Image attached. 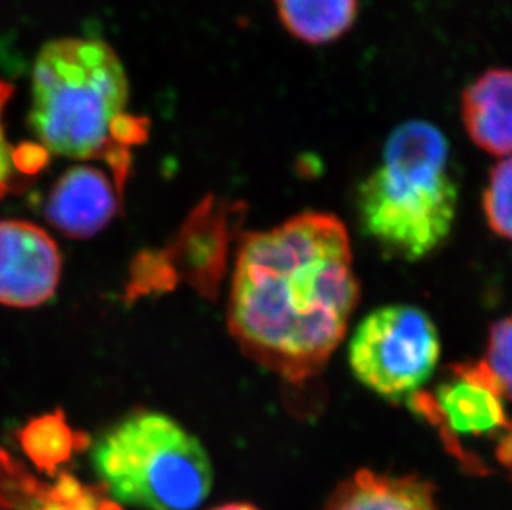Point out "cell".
<instances>
[{"mask_svg":"<svg viewBox=\"0 0 512 510\" xmlns=\"http://www.w3.org/2000/svg\"><path fill=\"white\" fill-rule=\"evenodd\" d=\"M360 284L347 227L302 212L241 237L229 294V332L247 357L292 386L322 373L339 348Z\"/></svg>","mask_w":512,"mask_h":510,"instance_id":"obj_1","label":"cell"},{"mask_svg":"<svg viewBox=\"0 0 512 510\" xmlns=\"http://www.w3.org/2000/svg\"><path fill=\"white\" fill-rule=\"evenodd\" d=\"M130 85L112 47L95 39L52 40L32 75L29 123L47 153L105 161L123 194L131 148L148 136L150 121L126 111Z\"/></svg>","mask_w":512,"mask_h":510,"instance_id":"obj_2","label":"cell"},{"mask_svg":"<svg viewBox=\"0 0 512 510\" xmlns=\"http://www.w3.org/2000/svg\"><path fill=\"white\" fill-rule=\"evenodd\" d=\"M458 186L450 174L446 136L426 121L393 131L378 166L357 191L358 221L387 255L423 259L450 236Z\"/></svg>","mask_w":512,"mask_h":510,"instance_id":"obj_3","label":"cell"},{"mask_svg":"<svg viewBox=\"0 0 512 510\" xmlns=\"http://www.w3.org/2000/svg\"><path fill=\"white\" fill-rule=\"evenodd\" d=\"M108 494L140 510L198 509L213 489V464L183 424L160 411H135L105 429L90 451Z\"/></svg>","mask_w":512,"mask_h":510,"instance_id":"obj_4","label":"cell"},{"mask_svg":"<svg viewBox=\"0 0 512 510\" xmlns=\"http://www.w3.org/2000/svg\"><path fill=\"white\" fill-rule=\"evenodd\" d=\"M406 405L438 431L464 471L488 476L496 467L512 469V421L484 361L446 366L435 388H423Z\"/></svg>","mask_w":512,"mask_h":510,"instance_id":"obj_5","label":"cell"},{"mask_svg":"<svg viewBox=\"0 0 512 510\" xmlns=\"http://www.w3.org/2000/svg\"><path fill=\"white\" fill-rule=\"evenodd\" d=\"M440 355L438 328L411 305L377 308L360 322L348 347L355 378L390 403H408L423 390Z\"/></svg>","mask_w":512,"mask_h":510,"instance_id":"obj_6","label":"cell"},{"mask_svg":"<svg viewBox=\"0 0 512 510\" xmlns=\"http://www.w3.org/2000/svg\"><path fill=\"white\" fill-rule=\"evenodd\" d=\"M62 275V254L32 222L0 221V305L35 308L49 302Z\"/></svg>","mask_w":512,"mask_h":510,"instance_id":"obj_7","label":"cell"},{"mask_svg":"<svg viewBox=\"0 0 512 510\" xmlns=\"http://www.w3.org/2000/svg\"><path fill=\"white\" fill-rule=\"evenodd\" d=\"M121 194L115 181L97 166L67 169L50 191L45 217L73 239H88L103 231L118 212Z\"/></svg>","mask_w":512,"mask_h":510,"instance_id":"obj_8","label":"cell"},{"mask_svg":"<svg viewBox=\"0 0 512 510\" xmlns=\"http://www.w3.org/2000/svg\"><path fill=\"white\" fill-rule=\"evenodd\" d=\"M461 115L474 145L494 156H512V70L493 68L464 88Z\"/></svg>","mask_w":512,"mask_h":510,"instance_id":"obj_9","label":"cell"},{"mask_svg":"<svg viewBox=\"0 0 512 510\" xmlns=\"http://www.w3.org/2000/svg\"><path fill=\"white\" fill-rule=\"evenodd\" d=\"M322 510H440L436 487L425 477L360 469L340 482Z\"/></svg>","mask_w":512,"mask_h":510,"instance_id":"obj_10","label":"cell"},{"mask_svg":"<svg viewBox=\"0 0 512 510\" xmlns=\"http://www.w3.org/2000/svg\"><path fill=\"white\" fill-rule=\"evenodd\" d=\"M276 10L292 37L304 44L324 45L352 29L358 0H276Z\"/></svg>","mask_w":512,"mask_h":510,"instance_id":"obj_11","label":"cell"},{"mask_svg":"<svg viewBox=\"0 0 512 510\" xmlns=\"http://www.w3.org/2000/svg\"><path fill=\"white\" fill-rule=\"evenodd\" d=\"M483 207L491 231L512 241V156L501 159L491 169Z\"/></svg>","mask_w":512,"mask_h":510,"instance_id":"obj_12","label":"cell"},{"mask_svg":"<svg viewBox=\"0 0 512 510\" xmlns=\"http://www.w3.org/2000/svg\"><path fill=\"white\" fill-rule=\"evenodd\" d=\"M484 365L498 383L504 400L512 403V317L494 323L489 332Z\"/></svg>","mask_w":512,"mask_h":510,"instance_id":"obj_13","label":"cell"},{"mask_svg":"<svg viewBox=\"0 0 512 510\" xmlns=\"http://www.w3.org/2000/svg\"><path fill=\"white\" fill-rule=\"evenodd\" d=\"M12 93H14L12 83L0 77V198H4L5 194L12 191L14 184L19 181V174H24L20 171L19 161H17V148H12L5 140L4 125H2V113Z\"/></svg>","mask_w":512,"mask_h":510,"instance_id":"obj_14","label":"cell"},{"mask_svg":"<svg viewBox=\"0 0 512 510\" xmlns=\"http://www.w3.org/2000/svg\"><path fill=\"white\" fill-rule=\"evenodd\" d=\"M213 510H259L256 506H252V504H247V502H231V504H224V506L216 507Z\"/></svg>","mask_w":512,"mask_h":510,"instance_id":"obj_15","label":"cell"}]
</instances>
